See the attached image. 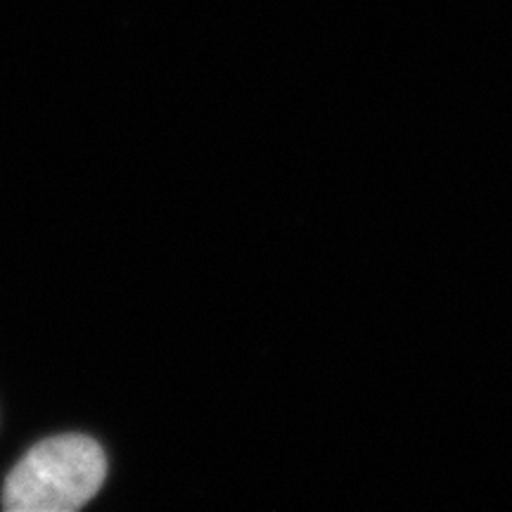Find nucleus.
Returning a JSON list of instances; mask_svg holds the SVG:
<instances>
[{
  "label": "nucleus",
  "instance_id": "nucleus-1",
  "mask_svg": "<svg viewBox=\"0 0 512 512\" xmlns=\"http://www.w3.org/2000/svg\"><path fill=\"white\" fill-rule=\"evenodd\" d=\"M107 458L98 441L62 434L36 444L3 484L8 512H72L98 494Z\"/></svg>",
  "mask_w": 512,
  "mask_h": 512
}]
</instances>
